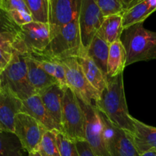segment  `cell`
Returning <instances> with one entry per match:
<instances>
[{
	"label": "cell",
	"mask_w": 156,
	"mask_h": 156,
	"mask_svg": "<svg viewBox=\"0 0 156 156\" xmlns=\"http://www.w3.org/2000/svg\"><path fill=\"white\" fill-rule=\"evenodd\" d=\"M133 142L140 155L152 150H156V127L146 124L134 119Z\"/></svg>",
	"instance_id": "cell-16"
},
{
	"label": "cell",
	"mask_w": 156,
	"mask_h": 156,
	"mask_svg": "<svg viewBox=\"0 0 156 156\" xmlns=\"http://www.w3.org/2000/svg\"><path fill=\"white\" fill-rule=\"evenodd\" d=\"M126 62V53L123 44L117 41L110 45L108 61V78L115 77L123 73Z\"/></svg>",
	"instance_id": "cell-20"
},
{
	"label": "cell",
	"mask_w": 156,
	"mask_h": 156,
	"mask_svg": "<svg viewBox=\"0 0 156 156\" xmlns=\"http://www.w3.org/2000/svg\"><path fill=\"white\" fill-rule=\"evenodd\" d=\"M140 156H156V150L149 151L140 155Z\"/></svg>",
	"instance_id": "cell-35"
},
{
	"label": "cell",
	"mask_w": 156,
	"mask_h": 156,
	"mask_svg": "<svg viewBox=\"0 0 156 156\" xmlns=\"http://www.w3.org/2000/svg\"><path fill=\"white\" fill-rule=\"evenodd\" d=\"M6 12L9 14V15L13 20L14 22L19 27H21L24 24H28V23L33 21L31 15L28 12L21 10H13Z\"/></svg>",
	"instance_id": "cell-30"
},
{
	"label": "cell",
	"mask_w": 156,
	"mask_h": 156,
	"mask_svg": "<svg viewBox=\"0 0 156 156\" xmlns=\"http://www.w3.org/2000/svg\"><path fill=\"white\" fill-rule=\"evenodd\" d=\"M122 20V15H113L105 18L97 35L109 45L120 41L123 30Z\"/></svg>",
	"instance_id": "cell-21"
},
{
	"label": "cell",
	"mask_w": 156,
	"mask_h": 156,
	"mask_svg": "<svg viewBox=\"0 0 156 156\" xmlns=\"http://www.w3.org/2000/svg\"><path fill=\"white\" fill-rule=\"evenodd\" d=\"M20 32L21 27L14 22L9 14L1 7L0 5V34L13 37L15 39Z\"/></svg>",
	"instance_id": "cell-29"
},
{
	"label": "cell",
	"mask_w": 156,
	"mask_h": 156,
	"mask_svg": "<svg viewBox=\"0 0 156 156\" xmlns=\"http://www.w3.org/2000/svg\"><path fill=\"white\" fill-rule=\"evenodd\" d=\"M105 18L95 0H82L78 22L82 53H85Z\"/></svg>",
	"instance_id": "cell-9"
},
{
	"label": "cell",
	"mask_w": 156,
	"mask_h": 156,
	"mask_svg": "<svg viewBox=\"0 0 156 156\" xmlns=\"http://www.w3.org/2000/svg\"><path fill=\"white\" fill-rule=\"evenodd\" d=\"M21 112L33 117L47 130L60 131L47 112L44 103L37 94L23 101Z\"/></svg>",
	"instance_id": "cell-15"
},
{
	"label": "cell",
	"mask_w": 156,
	"mask_h": 156,
	"mask_svg": "<svg viewBox=\"0 0 156 156\" xmlns=\"http://www.w3.org/2000/svg\"><path fill=\"white\" fill-rule=\"evenodd\" d=\"M25 61L29 81L30 85L37 91V94L44 88L59 84L57 80L46 73L33 58L25 56Z\"/></svg>",
	"instance_id": "cell-18"
},
{
	"label": "cell",
	"mask_w": 156,
	"mask_h": 156,
	"mask_svg": "<svg viewBox=\"0 0 156 156\" xmlns=\"http://www.w3.org/2000/svg\"><path fill=\"white\" fill-rule=\"evenodd\" d=\"M14 41H15V38L13 37L0 34V48L4 51L12 54L14 52L13 48H12V44Z\"/></svg>",
	"instance_id": "cell-32"
},
{
	"label": "cell",
	"mask_w": 156,
	"mask_h": 156,
	"mask_svg": "<svg viewBox=\"0 0 156 156\" xmlns=\"http://www.w3.org/2000/svg\"><path fill=\"white\" fill-rule=\"evenodd\" d=\"M24 150L14 133L0 132V156H22Z\"/></svg>",
	"instance_id": "cell-23"
},
{
	"label": "cell",
	"mask_w": 156,
	"mask_h": 156,
	"mask_svg": "<svg viewBox=\"0 0 156 156\" xmlns=\"http://www.w3.org/2000/svg\"><path fill=\"white\" fill-rule=\"evenodd\" d=\"M79 156H98L95 155L85 140L76 142Z\"/></svg>",
	"instance_id": "cell-33"
},
{
	"label": "cell",
	"mask_w": 156,
	"mask_h": 156,
	"mask_svg": "<svg viewBox=\"0 0 156 156\" xmlns=\"http://www.w3.org/2000/svg\"><path fill=\"white\" fill-rule=\"evenodd\" d=\"M110 45L96 34L91 44L85 51L87 56L91 58L108 78V61Z\"/></svg>",
	"instance_id": "cell-19"
},
{
	"label": "cell",
	"mask_w": 156,
	"mask_h": 156,
	"mask_svg": "<svg viewBox=\"0 0 156 156\" xmlns=\"http://www.w3.org/2000/svg\"><path fill=\"white\" fill-rule=\"evenodd\" d=\"M82 0H49L50 40L62 28L79 18Z\"/></svg>",
	"instance_id": "cell-11"
},
{
	"label": "cell",
	"mask_w": 156,
	"mask_h": 156,
	"mask_svg": "<svg viewBox=\"0 0 156 156\" xmlns=\"http://www.w3.org/2000/svg\"><path fill=\"white\" fill-rule=\"evenodd\" d=\"M34 22L48 24L49 0H25Z\"/></svg>",
	"instance_id": "cell-25"
},
{
	"label": "cell",
	"mask_w": 156,
	"mask_h": 156,
	"mask_svg": "<svg viewBox=\"0 0 156 156\" xmlns=\"http://www.w3.org/2000/svg\"><path fill=\"white\" fill-rule=\"evenodd\" d=\"M56 61L60 62L65 69L68 87L82 100L95 107L96 102L100 98V93L87 80L77 57L66 58Z\"/></svg>",
	"instance_id": "cell-8"
},
{
	"label": "cell",
	"mask_w": 156,
	"mask_h": 156,
	"mask_svg": "<svg viewBox=\"0 0 156 156\" xmlns=\"http://www.w3.org/2000/svg\"><path fill=\"white\" fill-rule=\"evenodd\" d=\"M12 54L4 51L0 48V74L10 62Z\"/></svg>",
	"instance_id": "cell-34"
},
{
	"label": "cell",
	"mask_w": 156,
	"mask_h": 156,
	"mask_svg": "<svg viewBox=\"0 0 156 156\" xmlns=\"http://www.w3.org/2000/svg\"><path fill=\"white\" fill-rule=\"evenodd\" d=\"M0 88L9 90L22 101L37 94L29 81L24 55L14 50L10 62L0 74Z\"/></svg>",
	"instance_id": "cell-3"
},
{
	"label": "cell",
	"mask_w": 156,
	"mask_h": 156,
	"mask_svg": "<svg viewBox=\"0 0 156 156\" xmlns=\"http://www.w3.org/2000/svg\"><path fill=\"white\" fill-rule=\"evenodd\" d=\"M104 17L123 15L125 12L122 0H95Z\"/></svg>",
	"instance_id": "cell-27"
},
{
	"label": "cell",
	"mask_w": 156,
	"mask_h": 156,
	"mask_svg": "<svg viewBox=\"0 0 156 156\" xmlns=\"http://www.w3.org/2000/svg\"><path fill=\"white\" fill-rule=\"evenodd\" d=\"M82 53V49L77 18L66 26L57 35L52 38L47 47L41 54L34 55L30 57L59 60L66 58L78 57Z\"/></svg>",
	"instance_id": "cell-4"
},
{
	"label": "cell",
	"mask_w": 156,
	"mask_h": 156,
	"mask_svg": "<svg viewBox=\"0 0 156 156\" xmlns=\"http://www.w3.org/2000/svg\"><path fill=\"white\" fill-rule=\"evenodd\" d=\"M99 115L103 126L105 141L110 155L140 156L133 142L132 134L113 124L100 111Z\"/></svg>",
	"instance_id": "cell-7"
},
{
	"label": "cell",
	"mask_w": 156,
	"mask_h": 156,
	"mask_svg": "<svg viewBox=\"0 0 156 156\" xmlns=\"http://www.w3.org/2000/svg\"><path fill=\"white\" fill-rule=\"evenodd\" d=\"M47 129L33 117L19 113L15 119V132L21 146L28 154L37 151L41 140Z\"/></svg>",
	"instance_id": "cell-12"
},
{
	"label": "cell",
	"mask_w": 156,
	"mask_h": 156,
	"mask_svg": "<svg viewBox=\"0 0 156 156\" xmlns=\"http://www.w3.org/2000/svg\"><path fill=\"white\" fill-rule=\"evenodd\" d=\"M22 101L9 90L0 88V124L3 130L15 132V119L21 113Z\"/></svg>",
	"instance_id": "cell-13"
},
{
	"label": "cell",
	"mask_w": 156,
	"mask_h": 156,
	"mask_svg": "<svg viewBox=\"0 0 156 156\" xmlns=\"http://www.w3.org/2000/svg\"><path fill=\"white\" fill-rule=\"evenodd\" d=\"M37 62L38 65L47 73L57 80L61 87L63 88L68 87L66 79L65 69L59 62L53 59H43L40 57H31Z\"/></svg>",
	"instance_id": "cell-24"
},
{
	"label": "cell",
	"mask_w": 156,
	"mask_h": 156,
	"mask_svg": "<svg viewBox=\"0 0 156 156\" xmlns=\"http://www.w3.org/2000/svg\"><path fill=\"white\" fill-rule=\"evenodd\" d=\"M95 108L113 124L131 134L134 133L135 118L131 117L128 111L123 86V73L108 78V85L101 93Z\"/></svg>",
	"instance_id": "cell-1"
},
{
	"label": "cell",
	"mask_w": 156,
	"mask_h": 156,
	"mask_svg": "<svg viewBox=\"0 0 156 156\" xmlns=\"http://www.w3.org/2000/svg\"><path fill=\"white\" fill-rule=\"evenodd\" d=\"M77 59L87 80L101 94L108 85V78L85 53H81L77 57Z\"/></svg>",
	"instance_id": "cell-17"
},
{
	"label": "cell",
	"mask_w": 156,
	"mask_h": 156,
	"mask_svg": "<svg viewBox=\"0 0 156 156\" xmlns=\"http://www.w3.org/2000/svg\"><path fill=\"white\" fill-rule=\"evenodd\" d=\"M56 141L60 156H79L76 142L62 132H56Z\"/></svg>",
	"instance_id": "cell-28"
},
{
	"label": "cell",
	"mask_w": 156,
	"mask_h": 156,
	"mask_svg": "<svg viewBox=\"0 0 156 156\" xmlns=\"http://www.w3.org/2000/svg\"><path fill=\"white\" fill-rule=\"evenodd\" d=\"M58 130H47L44 133L37 152L41 156H60L56 141Z\"/></svg>",
	"instance_id": "cell-26"
},
{
	"label": "cell",
	"mask_w": 156,
	"mask_h": 156,
	"mask_svg": "<svg viewBox=\"0 0 156 156\" xmlns=\"http://www.w3.org/2000/svg\"><path fill=\"white\" fill-rule=\"evenodd\" d=\"M37 94L44 103L47 112L61 132L64 88L61 87L59 84H56L41 90Z\"/></svg>",
	"instance_id": "cell-14"
},
{
	"label": "cell",
	"mask_w": 156,
	"mask_h": 156,
	"mask_svg": "<svg viewBox=\"0 0 156 156\" xmlns=\"http://www.w3.org/2000/svg\"><path fill=\"white\" fill-rule=\"evenodd\" d=\"M126 53V67L142 61L156 59V32L138 23L124 28L120 38Z\"/></svg>",
	"instance_id": "cell-2"
},
{
	"label": "cell",
	"mask_w": 156,
	"mask_h": 156,
	"mask_svg": "<svg viewBox=\"0 0 156 156\" xmlns=\"http://www.w3.org/2000/svg\"><path fill=\"white\" fill-rule=\"evenodd\" d=\"M77 98L85 117V141L88 143L96 155L111 156L105 141L103 126L99 111L95 107L85 102L79 96H77Z\"/></svg>",
	"instance_id": "cell-10"
},
{
	"label": "cell",
	"mask_w": 156,
	"mask_h": 156,
	"mask_svg": "<svg viewBox=\"0 0 156 156\" xmlns=\"http://www.w3.org/2000/svg\"><path fill=\"white\" fill-rule=\"evenodd\" d=\"M152 13L153 12L149 7L147 0H141L136 5L126 11L122 15L123 28H126L138 23H143Z\"/></svg>",
	"instance_id": "cell-22"
},
{
	"label": "cell",
	"mask_w": 156,
	"mask_h": 156,
	"mask_svg": "<svg viewBox=\"0 0 156 156\" xmlns=\"http://www.w3.org/2000/svg\"><path fill=\"white\" fill-rule=\"evenodd\" d=\"M50 41L48 24L32 21L21 26V32L14 41L12 48L24 56H31L41 54Z\"/></svg>",
	"instance_id": "cell-5"
},
{
	"label": "cell",
	"mask_w": 156,
	"mask_h": 156,
	"mask_svg": "<svg viewBox=\"0 0 156 156\" xmlns=\"http://www.w3.org/2000/svg\"><path fill=\"white\" fill-rule=\"evenodd\" d=\"M28 156H41V155H40L37 152H33V153L28 154Z\"/></svg>",
	"instance_id": "cell-36"
},
{
	"label": "cell",
	"mask_w": 156,
	"mask_h": 156,
	"mask_svg": "<svg viewBox=\"0 0 156 156\" xmlns=\"http://www.w3.org/2000/svg\"><path fill=\"white\" fill-rule=\"evenodd\" d=\"M2 131H4V130H3V129H2V126H1V124H0V132H2Z\"/></svg>",
	"instance_id": "cell-37"
},
{
	"label": "cell",
	"mask_w": 156,
	"mask_h": 156,
	"mask_svg": "<svg viewBox=\"0 0 156 156\" xmlns=\"http://www.w3.org/2000/svg\"><path fill=\"white\" fill-rule=\"evenodd\" d=\"M85 117L77 96L69 88H64L61 132L75 142L85 140Z\"/></svg>",
	"instance_id": "cell-6"
},
{
	"label": "cell",
	"mask_w": 156,
	"mask_h": 156,
	"mask_svg": "<svg viewBox=\"0 0 156 156\" xmlns=\"http://www.w3.org/2000/svg\"><path fill=\"white\" fill-rule=\"evenodd\" d=\"M0 5L5 12L21 10L30 12L25 0H0Z\"/></svg>",
	"instance_id": "cell-31"
}]
</instances>
